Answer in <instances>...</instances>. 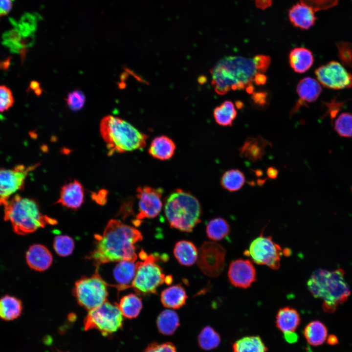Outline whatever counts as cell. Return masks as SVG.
<instances>
[{"instance_id": "1", "label": "cell", "mask_w": 352, "mask_h": 352, "mask_svg": "<svg viewBox=\"0 0 352 352\" xmlns=\"http://www.w3.org/2000/svg\"><path fill=\"white\" fill-rule=\"evenodd\" d=\"M95 248L88 258L98 267L101 264L123 260L135 262V244L143 239L136 228L117 220L108 222L102 235L95 236Z\"/></svg>"}, {"instance_id": "2", "label": "cell", "mask_w": 352, "mask_h": 352, "mask_svg": "<svg viewBox=\"0 0 352 352\" xmlns=\"http://www.w3.org/2000/svg\"><path fill=\"white\" fill-rule=\"evenodd\" d=\"M215 92L223 95L231 90H243L253 86L259 73L253 58L229 56L220 60L211 70Z\"/></svg>"}, {"instance_id": "3", "label": "cell", "mask_w": 352, "mask_h": 352, "mask_svg": "<svg viewBox=\"0 0 352 352\" xmlns=\"http://www.w3.org/2000/svg\"><path fill=\"white\" fill-rule=\"evenodd\" d=\"M344 276V271L340 268L331 271L318 269L309 278L308 289L314 297L323 300L325 312L333 313L350 296L351 289Z\"/></svg>"}, {"instance_id": "4", "label": "cell", "mask_w": 352, "mask_h": 352, "mask_svg": "<svg viewBox=\"0 0 352 352\" xmlns=\"http://www.w3.org/2000/svg\"><path fill=\"white\" fill-rule=\"evenodd\" d=\"M100 131L106 144L108 155L143 149L148 136L127 121L112 115L104 117Z\"/></svg>"}, {"instance_id": "5", "label": "cell", "mask_w": 352, "mask_h": 352, "mask_svg": "<svg viewBox=\"0 0 352 352\" xmlns=\"http://www.w3.org/2000/svg\"><path fill=\"white\" fill-rule=\"evenodd\" d=\"M3 208L4 220L10 221L17 234H28L47 224L57 223L55 219L43 215L35 200L19 195L13 197Z\"/></svg>"}, {"instance_id": "6", "label": "cell", "mask_w": 352, "mask_h": 352, "mask_svg": "<svg viewBox=\"0 0 352 352\" xmlns=\"http://www.w3.org/2000/svg\"><path fill=\"white\" fill-rule=\"evenodd\" d=\"M164 212L172 228L190 232L200 222L202 209L195 196L181 189H176L167 198Z\"/></svg>"}, {"instance_id": "7", "label": "cell", "mask_w": 352, "mask_h": 352, "mask_svg": "<svg viewBox=\"0 0 352 352\" xmlns=\"http://www.w3.org/2000/svg\"><path fill=\"white\" fill-rule=\"evenodd\" d=\"M141 260L136 262V270L131 287L139 295L144 296L155 294L157 288L163 283H172V275L165 276L161 267L157 264L161 259L158 254H147L142 250L139 253Z\"/></svg>"}, {"instance_id": "8", "label": "cell", "mask_w": 352, "mask_h": 352, "mask_svg": "<svg viewBox=\"0 0 352 352\" xmlns=\"http://www.w3.org/2000/svg\"><path fill=\"white\" fill-rule=\"evenodd\" d=\"M123 316L118 304L107 300L89 310L84 321L85 330L96 329L104 336L117 331L123 326Z\"/></svg>"}, {"instance_id": "9", "label": "cell", "mask_w": 352, "mask_h": 352, "mask_svg": "<svg viewBox=\"0 0 352 352\" xmlns=\"http://www.w3.org/2000/svg\"><path fill=\"white\" fill-rule=\"evenodd\" d=\"M107 285L96 271L91 277L78 280L75 284L73 293L79 304L90 310L107 301Z\"/></svg>"}, {"instance_id": "10", "label": "cell", "mask_w": 352, "mask_h": 352, "mask_svg": "<svg viewBox=\"0 0 352 352\" xmlns=\"http://www.w3.org/2000/svg\"><path fill=\"white\" fill-rule=\"evenodd\" d=\"M283 254H286L285 250L275 242L271 236L263 235L253 240L244 252V255L250 257L255 263L266 265L273 270L280 267Z\"/></svg>"}, {"instance_id": "11", "label": "cell", "mask_w": 352, "mask_h": 352, "mask_svg": "<svg viewBox=\"0 0 352 352\" xmlns=\"http://www.w3.org/2000/svg\"><path fill=\"white\" fill-rule=\"evenodd\" d=\"M39 165L20 164L12 169H0V206L4 207L13 195L24 188L28 174Z\"/></svg>"}, {"instance_id": "12", "label": "cell", "mask_w": 352, "mask_h": 352, "mask_svg": "<svg viewBox=\"0 0 352 352\" xmlns=\"http://www.w3.org/2000/svg\"><path fill=\"white\" fill-rule=\"evenodd\" d=\"M225 253V249L220 244L205 242L198 251V265L206 275L217 277L224 269Z\"/></svg>"}, {"instance_id": "13", "label": "cell", "mask_w": 352, "mask_h": 352, "mask_svg": "<svg viewBox=\"0 0 352 352\" xmlns=\"http://www.w3.org/2000/svg\"><path fill=\"white\" fill-rule=\"evenodd\" d=\"M315 74L324 87L333 89L352 87V75L339 63L331 61L318 67Z\"/></svg>"}, {"instance_id": "14", "label": "cell", "mask_w": 352, "mask_h": 352, "mask_svg": "<svg viewBox=\"0 0 352 352\" xmlns=\"http://www.w3.org/2000/svg\"><path fill=\"white\" fill-rule=\"evenodd\" d=\"M163 190L149 186L138 187L136 196L138 198V213L136 219L140 221L144 219L156 217L162 208V197Z\"/></svg>"}, {"instance_id": "15", "label": "cell", "mask_w": 352, "mask_h": 352, "mask_svg": "<svg viewBox=\"0 0 352 352\" xmlns=\"http://www.w3.org/2000/svg\"><path fill=\"white\" fill-rule=\"evenodd\" d=\"M228 277L233 286L246 288L256 281V271L250 260L237 259L232 261L229 265Z\"/></svg>"}, {"instance_id": "16", "label": "cell", "mask_w": 352, "mask_h": 352, "mask_svg": "<svg viewBox=\"0 0 352 352\" xmlns=\"http://www.w3.org/2000/svg\"><path fill=\"white\" fill-rule=\"evenodd\" d=\"M84 201L83 186L79 180L75 179L63 186L56 203L70 209L77 210L81 207Z\"/></svg>"}, {"instance_id": "17", "label": "cell", "mask_w": 352, "mask_h": 352, "mask_svg": "<svg viewBox=\"0 0 352 352\" xmlns=\"http://www.w3.org/2000/svg\"><path fill=\"white\" fill-rule=\"evenodd\" d=\"M26 260L32 269L43 271L51 265L53 257L49 250L44 245L36 244L31 245L26 253Z\"/></svg>"}, {"instance_id": "18", "label": "cell", "mask_w": 352, "mask_h": 352, "mask_svg": "<svg viewBox=\"0 0 352 352\" xmlns=\"http://www.w3.org/2000/svg\"><path fill=\"white\" fill-rule=\"evenodd\" d=\"M297 92L299 99L293 110V112L299 109L301 106L307 103L315 102L322 92L320 84L314 79L306 77L301 80L297 86Z\"/></svg>"}, {"instance_id": "19", "label": "cell", "mask_w": 352, "mask_h": 352, "mask_svg": "<svg viewBox=\"0 0 352 352\" xmlns=\"http://www.w3.org/2000/svg\"><path fill=\"white\" fill-rule=\"evenodd\" d=\"M314 12L308 6L301 2L297 3L289 10L288 17L294 26L308 30L314 24L317 19Z\"/></svg>"}, {"instance_id": "20", "label": "cell", "mask_w": 352, "mask_h": 352, "mask_svg": "<svg viewBox=\"0 0 352 352\" xmlns=\"http://www.w3.org/2000/svg\"><path fill=\"white\" fill-rule=\"evenodd\" d=\"M113 269V275L117 283L114 286L118 290L131 288L136 270L135 262L123 260L118 262Z\"/></svg>"}, {"instance_id": "21", "label": "cell", "mask_w": 352, "mask_h": 352, "mask_svg": "<svg viewBox=\"0 0 352 352\" xmlns=\"http://www.w3.org/2000/svg\"><path fill=\"white\" fill-rule=\"evenodd\" d=\"M176 148L174 141L169 137L162 135L153 139L148 152L150 155L155 159L167 160L173 156Z\"/></svg>"}, {"instance_id": "22", "label": "cell", "mask_w": 352, "mask_h": 352, "mask_svg": "<svg viewBox=\"0 0 352 352\" xmlns=\"http://www.w3.org/2000/svg\"><path fill=\"white\" fill-rule=\"evenodd\" d=\"M301 322L297 310L290 307L280 308L276 316V325L284 333L294 332Z\"/></svg>"}, {"instance_id": "23", "label": "cell", "mask_w": 352, "mask_h": 352, "mask_svg": "<svg viewBox=\"0 0 352 352\" xmlns=\"http://www.w3.org/2000/svg\"><path fill=\"white\" fill-rule=\"evenodd\" d=\"M188 298L184 287L180 284L170 286L163 290L160 300L164 307L178 309L183 306Z\"/></svg>"}, {"instance_id": "24", "label": "cell", "mask_w": 352, "mask_h": 352, "mask_svg": "<svg viewBox=\"0 0 352 352\" xmlns=\"http://www.w3.org/2000/svg\"><path fill=\"white\" fill-rule=\"evenodd\" d=\"M289 61L291 68L295 72L302 73L311 67L314 58L310 50L304 47H296L290 51Z\"/></svg>"}, {"instance_id": "25", "label": "cell", "mask_w": 352, "mask_h": 352, "mask_svg": "<svg viewBox=\"0 0 352 352\" xmlns=\"http://www.w3.org/2000/svg\"><path fill=\"white\" fill-rule=\"evenodd\" d=\"M174 255L179 263L184 266H191L197 261L198 250L191 242L181 240L175 245Z\"/></svg>"}, {"instance_id": "26", "label": "cell", "mask_w": 352, "mask_h": 352, "mask_svg": "<svg viewBox=\"0 0 352 352\" xmlns=\"http://www.w3.org/2000/svg\"><path fill=\"white\" fill-rule=\"evenodd\" d=\"M267 144L269 143L262 137H248L240 149V154L250 161L261 160Z\"/></svg>"}, {"instance_id": "27", "label": "cell", "mask_w": 352, "mask_h": 352, "mask_svg": "<svg viewBox=\"0 0 352 352\" xmlns=\"http://www.w3.org/2000/svg\"><path fill=\"white\" fill-rule=\"evenodd\" d=\"M23 306L18 298L5 295L0 298V319L12 321L17 319L22 313Z\"/></svg>"}, {"instance_id": "28", "label": "cell", "mask_w": 352, "mask_h": 352, "mask_svg": "<svg viewBox=\"0 0 352 352\" xmlns=\"http://www.w3.org/2000/svg\"><path fill=\"white\" fill-rule=\"evenodd\" d=\"M304 334L309 344L316 346L324 343L327 337L328 330L323 323L315 320L306 326Z\"/></svg>"}, {"instance_id": "29", "label": "cell", "mask_w": 352, "mask_h": 352, "mask_svg": "<svg viewBox=\"0 0 352 352\" xmlns=\"http://www.w3.org/2000/svg\"><path fill=\"white\" fill-rule=\"evenodd\" d=\"M156 325L161 333L166 335H172L179 326L178 316L173 310L165 309L158 316Z\"/></svg>"}, {"instance_id": "30", "label": "cell", "mask_w": 352, "mask_h": 352, "mask_svg": "<svg viewBox=\"0 0 352 352\" xmlns=\"http://www.w3.org/2000/svg\"><path fill=\"white\" fill-rule=\"evenodd\" d=\"M118 306L123 316L128 319L137 317L143 307L141 298L132 293L123 296Z\"/></svg>"}, {"instance_id": "31", "label": "cell", "mask_w": 352, "mask_h": 352, "mask_svg": "<svg viewBox=\"0 0 352 352\" xmlns=\"http://www.w3.org/2000/svg\"><path fill=\"white\" fill-rule=\"evenodd\" d=\"M234 104L230 101H225L214 110L213 115L216 122L222 126H231L237 116Z\"/></svg>"}, {"instance_id": "32", "label": "cell", "mask_w": 352, "mask_h": 352, "mask_svg": "<svg viewBox=\"0 0 352 352\" xmlns=\"http://www.w3.org/2000/svg\"><path fill=\"white\" fill-rule=\"evenodd\" d=\"M245 182L244 174L240 170L232 169L226 171L220 178V185L229 192H236L241 189Z\"/></svg>"}, {"instance_id": "33", "label": "cell", "mask_w": 352, "mask_h": 352, "mask_svg": "<svg viewBox=\"0 0 352 352\" xmlns=\"http://www.w3.org/2000/svg\"><path fill=\"white\" fill-rule=\"evenodd\" d=\"M230 227L228 222L220 217L211 220L207 223L206 232L207 237L213 241H220L230 233Z\"/></svg>"}, {"instance_id": "34", "label": "cell", "mask_w": 352, "mask_h": 352, "mask_svg": "<svg viewBox=\"0 0 352 352\" xmlns=\"http://www.w3.org/2000/svg\"><path fill=\"white\" fill-rule=\"evenodd\" d=\"M267 350L259 336L244 337L233 345V352H266Z\"/></svg>"}, {"instance_id": "35", "label": "cell", "mask_w": 352, "mask_h": 352, "mask_svg": "<svg viewBox=\"0 0 352 352\" xmlns=\"http://www.w3.org/2000/svg\"><path fill=\"white\" fill-rule=\"evenodd\" d=\"M200 347L205 350H210L217 348L220 343L219 334L211 327L204 328L198 337Z\"/></svg>"}, {"instance_id": "36", "label": "cell", "mask_w": 352, "mask_h": 352, "mask_svg": "<svg viewBox=\"0 0 352 352\" xmlns=\"http://www.w3.org/2000/svg\"><path fill=\"white\" fill-rule=\"evenodd\" d=\"M334 128L342 137H352V113L345 112L340 114L334 122Z\"/></svg>"}, {"instance_id": "37", "label": "cell", "mask_w": 352, "mask_h": 352, "mask_svg": "<svg viewBox=\"0 0 352 352\" xmlns=\"http://www.w3.org/2000/svg\"><path fill=\"white\" fill-rule=\"evenodd\" d=\"M53 247L59 255L63 257L70 255L74 248L72 238L66 235H58L54 238Z\"/></svg>"}, {"instance_id": "38", "label": "cell", "mask_w": 352, "mask_h": 352, "mask_svg": "<svg viewBox=\"0 0 352 352\" xmlns=\"http://www.w3.org/2000/svg\"><path fill=\"white\" fill-rule=\"evenodd\" d=\"M338 56L342 65L352 68V44L340 42L336 43Z\"/></svg>"}, {"instance_id": "39", "label": "cell", "mask_w": 352, "mask_h": 352, "mask_svg": "<svg viewBox=\"0 0 352 352\" xmlns=\"http://www.w3.org/2000/svg\"><path fill=\"white\" fill-rule=\"evenodd\" d=\"M66 101L70 110L77 111L84 107L86 102V96L82 91L74 90L68 94Z\"/></svg>"}, {"instance_id": "40", "label": "cell", "mask_w": 352, "mask_h": 352, "mask_svg": "<svg viewBox=\"0 0 352 352\" xmlns=\"http://www.w3.org/2000/svg\"><path fill=\"white\" fill-rule=\"evenodd\" d=\"M14 103L11 90L6 86H0V112H3L10 108Z\"/></svg>"}, {"instance_id": "41", "label": "cell", "mask_w": 352, "mask_h": 352, "mask_svg": "<svg viewBox=\"0 0 352 352\" xmlns=\"http://www.w3.org/2000/svg\"><path fill=\"white\" fill-rule=\"evenodd\" d=\"M339 0H300V2L311 8L315 12L326 10L336 5Z\"/></svg>"}, {"instance_id": "42", "label": "cell", "mask_w": 352, "mask_h": 352, "mask_svg": "<svg viewBox=\"0 0 352 352\" xmlns=\"http://www.w3.org/2000/svg\"><path fill=\"white\" fill-rule=\"evenodd\" d=\"M143 352H177L175 346L171 342L152 343L148 345Z\"/></svg>"}, {"instance_id": "43", "label": "cell", "mask_w": 352, "mask_h": 352, "mask_svg": "<svg viewBox=\"0 0 352 352\" xmlns=\"http://www.w3.org/2000/svg\"><path fill=\"white\" fill-rule=\"evenodd\" d=\"M253 59L258 72L264 73L270 65V57L264 55H257Z\"/></svg>"}, {"instance_id": "44", "label": "cell", "mask_w": 352, "mask_h": 352, "mask_svg": "<svg viewBox=\"0 0 352 352\" xmlns=\"http://www.w3.org/2000/svg\"><path fill=\"white\" fill-rule=\"evenodd\" d=\"M328 108L327 112L331 119L334 118L337 113L341 110L344 105L343 102L333 100L329 103H325Z\"/></svg>"}, {"instance_id": "45", "label": "cell", "mask_w": 352, "mask_h": 352, "mask_svg": "<svg viewBox=\"0 0 352 352\" xmlns=\"http://www.w3.org/2000/svg\"><path fill=\"white\" fill-rule=\"evenodd\" d=\"M12 0H0V16L7 15L11 10Z\"/></svg>"}, {"instance_id": "46", "label": "cell", "mask_w": 352, "mask_h": 352, "mask_svg": "<svg viewBox=\"0 0 352 352\" xmlns=\"http://www.w3.org/2000/svg\"><path fill=\"white\" fill-rule=\"evenodd\" d=\"M252 98L255 103L263 105L266 103V94L265 92L253 93Z\"/></svg>"}, {"instance_id": "47", "label": "cell", "mask_w": 352, "mask_h": 352, "mask_svg": "<svg viewBox=\"0 0 352 352\" xmlns=\"http://www.w3.org/2000/svg\"><path fill=\"white\" fill-rule=\"evenodd\" d=\"M256 6L262 10H265L271 6L272 0H254Z\"/></svg>"}, {"instance_id": "48", "label": "cell", "mask_w": 352, "mask_h": 352, "mask_svg": "<svg viewBox=\"0 0 352 352\" xmlns=\"http://www.w3.org/2000/svg\"><path fill=\"white\" fill-rule=\"evenodd\" d=\"M266 79L265 75L261 73H257L254 77V82L257 85H262L265 83Z\"/></svg>"}, {"instance_id": "49", "label": "cell", "mask_w": 352, "mask_h": 352, "mask_svg": "<svg viewBox=\"0 0 352 352\" xmlns=\"http://www.w3.org/2000/svg\"><path fill=\"white\" fill-rule=\"evenodd\" d=\"M266 175L269 178L275 179L278 176V170L276 168L270 166L267 169Z\"/></svg>"}, {"instance_id": "50", "label": "cell", "mask_w": 352, "mask_h": 352, "mask_svg": "<svg viewBox=\"0 0 352 352\" xmlns=\"http://www.w3.org/2000/svg\"><path fill=\"white\" fill-rule=\"evenodd\" d=\"M284 337L286 340L289 343H294L298 338L297 335L295 332L284 333Z\"/></svg>"}, {"instance_id": "51", "label": "cell", "mask_w": 352, "mask_h": 352, "mask_svg": "<svg viewBox=\"0 0 352 352\" xmlns=\"http://www.w3.org/2000/svg\"><path fill=\"white\" fill-rule=\"evenodd\" d=\"M327 342L329 345L332 346L339 344L337 336L334 334H330L328 336Z\"/></svg>"}, {"instance_id": "52", "label": "cell", "mask_w": 352, "mask_h": 352, "mask_svg": "<svg viewBox=\"0 0 352 352\" xmlns=\"http://www.w3.org/2000/svg\"><path fill=\"white\" fill-rule=\"evenodd\" d=\"M236 104L237 108L239 109L241 108L242 107V103L240 101H237L236 103Z\"/></svg>"}, {"instance_id": "53", "label": "cell", "mask_w": 352, "mask_h": 352, "mask_svg": "<svg viewBox=\"0 0 352 352\" xmlns=\"http://www.w3.org/2000/svg\"><path fill=\"white\" fill-rule=\"evenodd\" d=\"M351 191H352V188H351Z\"/></svg>"}]
</instances>
